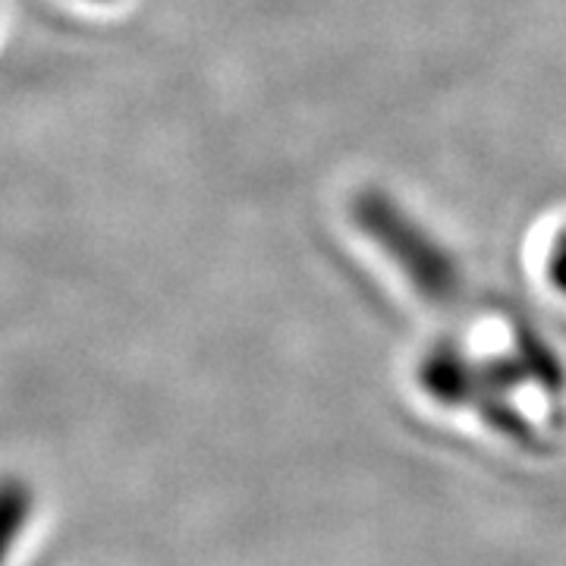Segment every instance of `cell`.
I'll list each match as a JSON object with an SVG mask.
<instances>
[{
    "label": "cell",
    "mask_w": 566,
    "mask_h": 566,
    "mask_svg": "<svg viewBox=\"0 0 566 566\" xmlns=\"http://www.w3.org/2000/svg\"><path fill=\"white\" fill-rule=\"evenodd\" d=\"M356 221L375 243L397 262L416 290L431 303H450L460 293V271L441 245L424 233L419 223L406 218L397 205L365 192L356 202Z\"/></svg>",
    "instance_id": "6da1fadb"
},
{
    "label": "cell",
    "mask_w": 566,
    "mask_h": 566,
    "mask_svg": "<svg viewBox=\"0 0 566 566\" xmlns=\"http://www.w3.org/2000/svg\"><path fill=\"white\" fill-rule=\"evenodd\" d=\"M422 387L438 403L475 406L482 394V371L465 363L457 349L438 346L422 363Z\"/></svg>",
    "instance_id": "7a4b0ae2"
},
{
    "label": "cell",
    "mask_w": 566,
    "mask_h": 566,
    "mask_svg": "<svg viewBox=\"0 0 566 566\" xmlns=\"http://www.w3.org/2000/svg\"><path fill=\"white\" fill-rule=\"evenodd\" d=\"M25 488L0 485V557L7 554L10 542L25 523Z\"/></svg>",
    "instance_id": "3957f363"
},
{
    "label": "cell",
    "mask_w": 566,
    "mask_h": 566,
    "mask_svg": "<svg viewBox=\"0 0 566 566\" xmlns=\"http://www.w3.org/2000/svg\"><path fill=\"white\" fill-rule=\"evenodd\" d=\"M551 281L566 296V237H560V243L551 252Z\"/></svg>",
    "instance_id": "277c9868"
}]
</instances>
